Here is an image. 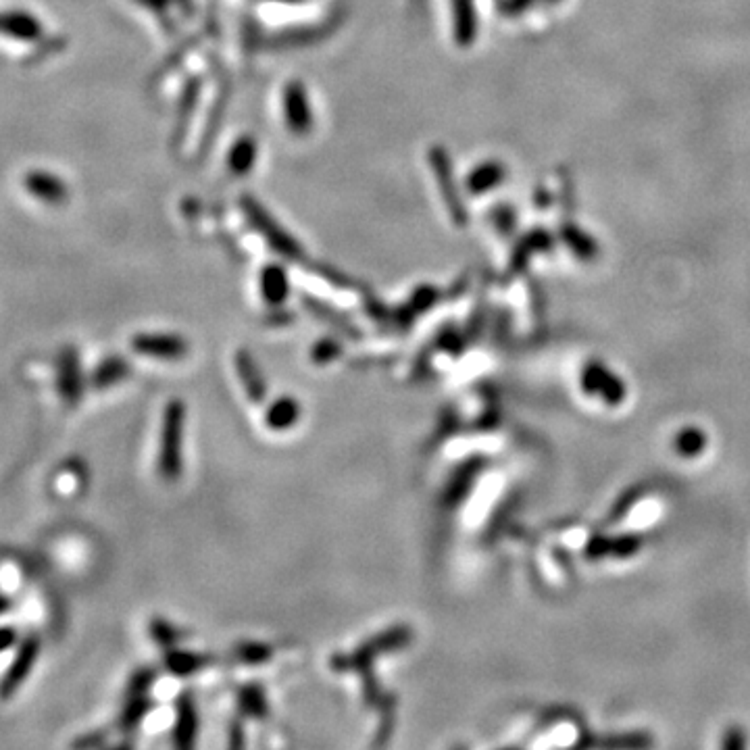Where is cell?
<instances>
[{
	"instance_id": "cell-7",
	"label": "cell",
	"mask_w": 750,
	"mask_h": 750,
	"mask_svg": "<svg viewBox=\"0 0 750 750\" xmlns=\"http://www.w3.org/2000/svg\"><path fill=\"white\" fill-rule=\"evenodd\" d=\"M584 388L588 392L603 394L607 398V403L617 405L621 403V398L625 394L623 384L615 378L613 373H609L603 365H590L586 369V378H584Z\"/></svg>"
},
{
	"instance_id": "cell-25",
	"label": "cell",
	"mask_w": 750,
	"mask_h": 750,
	"mask_svg": "<svg viewBox=\"0 0 750 750\" xmlns=\"http://www.w3.org/2000/svg\"><path fill=\"white\" fill-rule=\"evenodd\" d=\"M253 694H255V688H250V690L244 692V696H242V707H244L248 713H265L263 694L259 692L257 698H255Z\"/></svg>"
},
{
	"instance_id": "cell-6",
	"label": "cell",
	"mask_w": 750,
	"mask_h": 750,
	"mask_svg": "<svg viewBox=\"0 0 750 750\" xmlns=\"http://www.w3.org/2000/svg\"><path fill=\"white\" fill-rule=\"evenodd\" d=\"M136 353L155 359H180L186 353V342L175 336L142 334L132 340Z\"/></svg>"
},
{
	"instance_id": "cell-22",
	"label": "cell",
	"mask_w": 750,
	"mask_h": 750,
	"mask_svg": "<svg viewBox=\"0 0 750 750\" xmlns=\"http://www.w3.org/2000/svg\"><path fill=\"white\" fill-rule=\"evenodd\" d=\"M457 32L461 38L471 36L473 32V21H471V5L469 0H457Z\"/></svg>"
},
{
	"instance_id": "cell-11",
	"label": "cell",
	"mask_w": 750,
	"mask_h": 750,
	"mask_svg": "<svg viewBox=\"0 0 750 750\" xmlns=\"http://www.w3.org/2000/svg\"><path fill=\"white\" fill-rule=\"evenodd\" d=\"M128 373H130L128 361H123L121 357H109L94 369L90 382L94 388L105 390L109 386L119 384L123 378H128Z\"/></svg>"
},
{
	"instance_id": "cell-21",
	"label": "cell",
	"mask_w": 750,
	"mask_h": 750,
	"mask_svg": "<svg viewBox=\"0 0 750 750\" xmlns=\"http://www.w3.org/2000/svg\"><path fill=\"white\" fill-rule=\"evenodd\" d=\"M238 657L246 663H261L265 659L271 657V648L269 646H263V644H242L238 648Z\"/></svg>"
},
{
	"instance_id": "cell-3",
	"label": "cell",
	"mask_w": 750,
	"mask_h": 750,
	"mask_svg": "<svg viewBox=\"0 0 750 750\" xmlns=\"http://www.w3.org/2000/svg\"><path fill=\"white\" fill-rule=\"evenodd\" d=\"M246 213H248L250 221L255 223V228L269 240V244L275 250H278L280 255H284V257H288L292 261L300 259L298 244L286 234V230H282L280 225L271 219L269 213H265L257 203H253V200H250V203L246 200Z\"/></svg>"
},
{
	"instance_id": "cell-9",
	"label": "cell",
	"mask_w": 750,
	"mask_h": 750,
	"mask_svg": "<svg viewBox=\"0 0 750 750\" xmlns=\"http://www.w3.org/2000/svg\"><path fill=\"white\" fill-rule=\"evenodd\" d=\"M0 32H5L7 36L21 38V40H34L40 36L42 28L40 23L28 15V13H0Z\"/></svg>"
},
{
	"instance_id": "cell-27",
	"label": "cell",
	"mask_w": 750,
	"mask_h": 750,
	"mask_svg": "<svg viewBox=\"0 0 750 750\" xmlns=\"http://www.w3.org/2000/svg\"><path fill=\"white\" fill-rule=\"evenodd\" d=\"M17 638H19V634H17L13 625H0V653L9 650L17 642Z\"/></svg>"
},
{
	"instance_id": "cell-1",
	"label": "cell",
	"mask_w": 750,
	"mask_h": 750,
	"mask_svg": "<svg viewBox=\"0 0 750 750\" xmlns=\"http://www.w3.org/2000/svg\"><path fill=\"white\" fill-rule=\"evenodd\" d=\"M182 432H184V407L175 400L165 411L163 436H161V457L159 469L163 478H178L182 471Z\"/></svg>"
},
{
	"instance_id": "cell-19",
	"label": "cell",
	"mask_w": 750,
	"mask_h": 750,
	"mask_svg": "<svg viewBox=\"0 0 750 750\" xmlns=\"http://www.w3.org/2000/svg\"><path fill=\"white\" fill-rule=\"evenodd\" d=\"M307 305H309V309H311L313 313L321 315L323 321H328V323L336 325V328H338L340 332H344V334H348V336H355V328H353V325H350L346 319H342V315L332 313L330 309H325L321 303H315V300H307Z\"/></svg>"
},
{
	"instance_id": "cell-14",
	"label": "cell",
	"mask_w": 750,
	"mask_h": 750,
	"mask_svg": "<svg viewBox=\"0 0 750 750\" xmlns=\"http://www.w3.org/2000/svg\"><path fill=\"white\" fill-rule=\"evenodd\" d=\"M255 159H257L255 140L253 138H240L230 150V159H228L230 171H234L236 175L248 173L250 169H253Z\"/></svg>"
},
{
	"instance_id": "cell-24",
	"label": "cell",
	"mask_w": 750,
	"mask_h": 750,
	"mask_svg": "<svg viewBox=\"0 0 750 750\" xmlns=\"http://www.w3.org/2000/svg\"><path fill=\"white\" fill-rule=\"evenodd\" d=\"M150 634H153V638L163 646L171 644L175 638H178V636H175V632L171 630V625L161 621V619H155L153 623H150Z\"/></svg>"
},
{
	"instance_id": "cell-4",
	"label": "cell",
	"mask_w": 750,
	"mask_h": 750,
	"mask_svg": "<svg viewBox=\"0 0 750 750\" xmlns=\"http://www.w3.org/2000/svg\"><path fill=\"white\" fill-rule=\"evenodd\" d=\"M282 107L286 113V123L294 134H307L313 128V113L305 88L298 82H292L284 90Z\"/></svg>"
},
{
	"instance_id": "cell-17",
	"label": "cell",
	"mask_w": 750,
	"mask_h": 750,
	"mask_svg": "<svg viewBox=\"0 0 750 750\" xmlns=\"http://www.w3.org/2000/svg\"><path fill=\"white\" fill-rule=\"evenodd\" d=\"M703 446H705V434L696 428L682 430L678 434V440H675V448H678V453L684 457L698 455L700 450H703Z\"/></svg>"
},
{
	"instance_id": "cell-23",
	"label": "cell",
	"mask_w": 750,
	"mask_h": 750,
	"mask_svg": "<svg viewBox=\"0 0 750 750\" xmlns=\"http://www.w3.org/2000/svg\"><path fill=\"white\" fill-rule=\"evenodd\" d=\"M340 355V346L334 340H323L315 346L313 350V359L319 363H328Z\"/></svg>"
},
{
	"instance_id": "cell-18",
	"label": "cell",
	"mask_w": 750,
	"mask_h": 750,
	"mask_svg": "<svg viewBox=\"0 0 750 750\" xmlns=\"http://www.w3.org/2000/svg\"><path fill=\"white\" fill-rule=\"evenodd\" d=\"M146 711H148L146 700L142 696H132L128 707H125L123 713H121V721H119L121 728L123 730H134L136 725L142 721V717L146 715Z\"/></svg>"
},
{
	"instance_id": "cell-13",
	"label": "cell",
	"mask_w": 750,
	"mask_h": 750,
	"mask_svg": "<svg viewBox=\"0 0 750 750\" xmlns=\"http://www.w3.org/2000/svg\"><path fill=\"white\" fill-rule=\"evenodd\" d=\"M238 373H240V380H242L248 396L253 398L255 403H259V400L265 394V384H263V378H261V373H259L255 361L250 359L246 353L238 355Z\"/></svg>"
},
{
	"instance_id": "cell-20",
	"label": "cell",
	"mask_w": 750,
	"mask_h": 750,
	"mask_svg": "<svg viewBox=\"0 0 750 750\" xmlns=\"http://www.w3.org/2000/svg\"><path fill=\"white\" fill-rule=\"evenodd\" d=\"M200 663H203V659L192 655V653H171L169 655V669L180 673V675H188L192 671H196L200 667Z\"/></svg>"
},
{
	"instance_id": "cell-10",
	"label": "cell",
	"mask_w": 750,
	"mask_h": 750,
	"mask_svg": "<svg viewBox=\"0 0 750 750\" xmlns=\"http://www.w3.org/2000/svg\"><path fill=\"white\" fill-rule=\"evenodd\" d=\"M261 292L271 305H282L288 296V275L278 265H269L261 273Z\"/></svg>"
},
{
	"instance_id": "cell-26",
	"label": "cell",
	"mask_w": 750,
	"mask_h": 750,
	"mask_svg": "<svg viewBox=\"0 0 750 750\" xmlns=\"http://www.w3.org/2000/svg\"><path fill=\"white\" fill-rule=\"evenodd\" d=\"M153 678H155L153 671H140V673H136L134 678H132V686H130V698L132 696H142V692L148 688L150 682H153Z\"/></svg>"
},
{
	"instance_id": "cell-8",
	"label": "cell",
	"mask_w": 750,
	"mask_h": 750,
	"mask_svg": "<svg viewBox=\"0 0 750 750\" xmlns=\"http://www.w3.org/2000/svg\"><path fill=\"white\" fill-rule=\"evenodd\" d=\"M25 188H28L40 200H44V203H53V205L63 203V198L67 196L65 184L50 173H30L28 178H25Z\"/></svg>"
},
{
	"instance_id": "cell-2",
	"label": "cell",
	"mask_w": 750,
	"mask_h": 750,
	"mask_svg": "<svg viewBox=\"0 0 750 750\" xmlns=\"http://www.w3.org/2000/svg\"><path fill=\"white\" fill-rule=\"evenodd\" d=\"M38 655H40V638L32 634L19 644L11 667L3 675V680H0V700H9L21 688L25 678L32 673L38 661Z\"/></svg>"
},
{
	"instance_id": "cell-5",
	"label": "cell",
	"mask_w": 750,
	"mask_h": 750,
	"mask_svg": "<svg viewBox=\"0 0 750 750\" xmlns=\"http://www.w3.org/2000/svg\"><path fill=\"white\" fill-rule=\"evenodd\" d=\"M59 392L69 407L78 405L84 394L80 357H78V350H75L73 346L65 348L59 359Z\"/></svg>"
},
{
	"instance_id": "cell-16",
	"label": "cell",
	"mask_w": 750,
	"mask_h": 750,
	"mask_svg": "<svg viewBox=\"0 0 750 750\" xmlns=\"http://www.w3.org/2000/svg\"><path fill=\"white\" fill-rule=\"evenodd\" d=\"M430 157H432V169L436 171V175H438V178L444 182L442 184V194H444V198H446V203L450 205V209H453L455 213L459 211L457 209V192L453 190V182H450L448 184V169H446V159H444V155L440 153V150H436V153H434V148H432V153H430Z\"/></svg>"
},
{
	"instance_id": "cell-15",
	"label": "cell",
	"mask_w": 750,
	"mask_h": 750,
	"mask_svg": "<svg viewBox=\"0 0 750 750\" xmlns=\"http://www.w3.org/2000/svg\"><path fill=\"white\" fill-rule=\"evenodd\" d=\"M196 713L190 705V700H184V703L180 705V719H178V730H175V738H178V744L180 746H188L192 744V738H194V732H196Z\"/></svg>"
},
{
	"instance_id": "cell-12",
	"label": "cell",
	"mask_w": 750,
	"mask_h": 750,
	"mask_svg": "<svg viewBox=\"0 0 750 750\" xmlns=\"http://www.w3.org/2000/svg\"><path fill=\"white\" fill-rule=\"evenodd\" d=\"M300 407L292 398H278L267 411V425L271 430H288L298 421Z\"/></svg>"
}]
</instances>
